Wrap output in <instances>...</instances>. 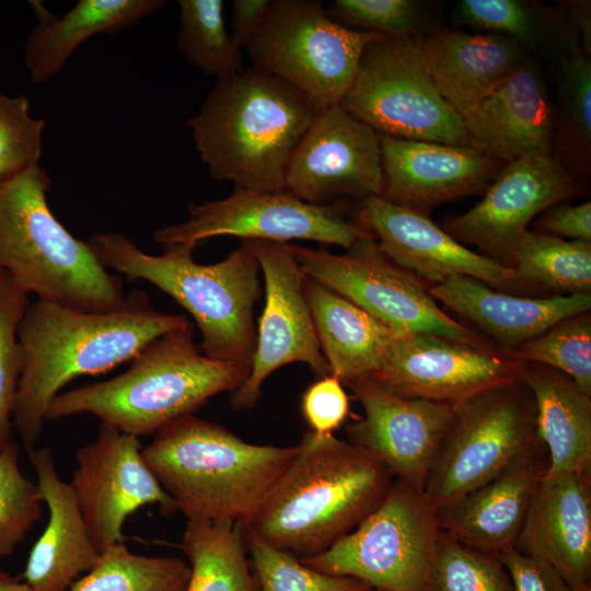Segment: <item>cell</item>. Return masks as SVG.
<instances>
[{
  "mask_svg": "<svg viewBox=\"0 0 591 591\" xmlns=\"http://www.w3.org/2000/svg\"><path fill=\"white\" fill-rule=\"evenodd\" d=\"M340 105L380 135L470 146L461 116L439 93L414 38L370 43Z\"/></svg>",
  "mask_w": 591,
  "mask_h": 591,
  "instance_id": "obj_12",
  "label": "cell"
},
{
  "mask_svg": "<svg viewBox=\"0 0 591 591\" xmlns=\"http://www.w3.org/2000/svg\"><path fill=\"white\" fill-rule=\"evenodd\" d=\"M271 0H235L232 4V39L246 47L262 25Z\"/></svg>",
  "mask_w": 591,
  "mask_h": 591,
  "instance_id": "obj_47",
  "label": "cell"
},
{
  "mask_svg": "<svg viewBox=\"0 0 591 591\" xmlns=\"http://www.w3.org/2000/svg\"><path fill=\"white\" fill-rule=\"evenodd\" d=\"M387 37L348 28L316 0H271L246 45L258 67L302 94L317 112L341 103L364 48Z\"/></svg>",
  "mask_w": 591,
  "mask_h": 591,
  "instance_id": "obj_8",
  "label": "cell"
},
{
  "mask_svg": "<svg viewBox=\"0 0 591 591\" xmlns=\"http://www.w3.org/2000/svg\"><path fill=\"white\" fill-rule=\"evenodd\" d=\"M301 410L315 436L334 434L349 414V397L341 381L333 374L321 376L303 393Z\"/></svg>",
  "mask_w": 591,
  "mask_h": 591,
  "instance_id": "obj_44",
  "label": "cell"
},
{
  "mask_svg": "<svg viewBox=\"0 0 591 591\" xmlns=\"http://www.w3.org/2000/svg\"><path fill=\"white\" fill-rule=\"evenodd\" d=\"M519 376L534 397L536 433L549 460L546 474L591 470V395L544 364L522 362Z\"/></svg>",
  "mask_w": 591,
  "mask_h": 591,
  "instance_id": "obj_30",
  "label": "cell"
},
{
  "mask_svg": "<svg viewBox=\"0 0 591 591\" xmlns=\"http://www.w3.org/2000/svg\"><path fill=\"white\" fill-rule=\"evenodd\" d=\"M141 450L138 437L101 424L96 438L76 452L77 466L69 484L101 554L124 543L126 520L142 507L155 505L165 517L177 511Z\"/></svg>",
  "mask_w": 591,
  "mask_h": 591,
  "instance_id": "obj_16",
  "label": "cell"
},
{
  "mask_svg": "<svg viewBox=\"0 0 591 591\" xmlns=\"http://www.w3.org/2000/svg\"><path fill=\"white\" fill-rule=\"evenodd\" d=\"M177 48L193 67L217 81L242 70L241 48L228 33L222 0L177 1Z\"/></svg>",
  "mask_w": 591,
  "mask_h": 591,
  "instance_id": "obj_36",
  "label": "cell"
},
{
  "mask_svg": "<svg viewBox=\"0 0 591 591\" xmlns=\"http://www.w3.org/2000/svg\"><path fill=\"white\" fill-rule=\"evenodd\" d=\"M556 7L577 31L583 56L591 57V2L589 0L560 1Z\"/></svg>",
  "mask_w": 591,
  "mask_h": 591,
  "instance_id": "obj_48",
  "label": "cell"
},
{
  "mask_svg": "<svg viewBox=\"0 0 591 591\" xmlns=\"http://www.w3.org/2000/svg\"><path fill=\"white\" fill-rule=\"evenodd\" d=\"M383 185L380 134L340 104L316 114L286 172L287 190L313 205L381 197Z\"/></svg>",
  "mask_w": 591,
  "mask_h": 591,
  "instance_id": "obj_18",
  "label": "cell"
},
{
  "mask_svg": "<svg viewBox=\"0 0 591 591\" xmlns=\"http://www.w3.org/2000/svg\"><path fill=\"white\" fill-rule=\"evenodd\" d=\"M318 112L294 88L253 67L217 81L187 125L216 181L283 192L290 158Z\"/></svg>",
  "mask_w": 591,
  "mask_h": 591,
  "instance_id": "obj_3",
  "label": "cell"
},
{
  "mask_svg": "<svg viewBox=\"0 0 591 591\" xmlns=\"http://www.w3.org/2000/svg\"><path fill=\"white\" fill-rule=\"evenodd\" d=\"M164 0H79L60 18L34 4L38 22L24 47V63L36 84L51 80L90 37L113 34L165 7Z\"/></svg>",
  "mask_w": 591,
  "mask_h": 591,
  "instance_id": "obj_28",
  "label": "cell"
},
{
  "mask_svg": "<svg viewBox=\"0 0 591 591\" xmlns=\"http://www.w3.org/2000/svg\"><path fill=\"white\" fill-rule=\"evenodd\" d=\"M289 248L308 278L398 332L496 346L441 310L430 294L428 282L387 257L370 232L341 254L292 243Z\"/></svg>",
  "mask_w": 591,
  "mask_h": 591,
  "instance_id": "obj_11",
  "label": "cell"
},
{
  "mask_svg": "<svg viewBox=\"0 0 591 591\" xmlns=\"http://www.w3.org/2000/svg\"><path fill=\"white\" fill-rule=\"evenodd\" d=\"M49 185L40 165L0 183V268L38 300L84 312L119 308L121 278L58 221L47 202Z\"/></svg>",
  "mask_w": 591,
  "mask_h": 591,
  "instance_id": "obj_7",
  "label": "cell"
},
{
  "mask_svg": "<svg viewBox=\"0 0 591 591\" xmlns=\"http://www.w3.org/2000/svg\"><path fill=\"white\" fill-rule=\"evenodd\" d=\"M371 591H378V590H373V589H372Z\"/></svg>",
  "mask_w": 591,
  "mask_h": 591,
  "instance_id": "obj_51",
  "label": "cell"
},
{
  "mask_svg": "<svg viewBox=\"0 0 591 591\" xmlns=\"http://www.w3.org/2000/svg\"><path fill=\"white\" fill-rule=\"evenodd\" d=\"M43 499L36 483L19 465L12 441L0 453V558L9 556L40 519Z\"/></svg>",
  "mask_w": 591,
  "mask_h": 591,
  "instance_id": "obj_41",
  "label": "cell"
},
{
  "mask_svg": "<svg viewBox=\"0 0 591 591\" xmlns=\"http://www.w3.org/2000/svg\"><path fill=\"white\" fill-rule=\"evenodd\" d=\"M382 198L428 215L434 207L477 194L505 163L471 146L408 140L380 135Z\"/></svg>",
  "mask_w": 591,
  "mask_h": 591,
  "instance_id": "obj_21",
  "label": "cell"
},
{
  "mask_svg": "<svg viewBox=\"0 0 591 591\" xmlns=\"http://www.w3.org/2000/svg\"><path fill=\"white\" fill-rule=\"evenodd\" d=\"M513 268L540 291L590 293L591 242L528 231L514 251Z\"/></svg>",
  "mask_w": 591,
  "mask_h": 591,
  "instance_id": "obj_34",
  "label": "cell"
},
{
  "mask_svg": "<svg viewBox=\"0 0 591 591\" xmlns=\"http://www.w3.org/2000/svg\"><path fill=\"white\" fill-rule=\"evenodd\" d=\"M556 69L558 107L552 155L587 184L591 173V61L578 55L560 60Z\"/></svg>",
  "mask_w": 591,
  "mask_h": 591,
  "instance_id": "obj_33",
  "label": "cell"
},
{
  "mask_svg": "<svg viewBox=\"0 0 591 591\" xmlns=\"http://www.w3.org/2000/svg\"><path fill=\"white\" fill-rule=\"evenodd\" d=\"M28 303V294L0 268V453L13 441V412L23 368L16 329Z\"/></svg>",
  "mask_w": 591,
  "mask_h": 591,
  "instance_id": "obj_40",
  "label": "cell"
},
{
  "mask_svg": "<svg viewBox=\"0 0 591 591\" xmlns=\"http://www.w3.org/2000/svg\"><path fill=\"white\" fill-rule=\"evenodd\" d=\"M532 223L534 232L591 242V202L556 204L543 211Z\"/></svg>",
  "mask_w": 591,
  "mask_h": 591,
  "instance_id": "obj_46",
  "label": "cell"
},
{
  "mask_svg": "<svg viewBox=\"0 0 591 591\" xmlns=\"http://www.w3.org/2000/svg\"><path fill=\"white\" fill-rule=\"evenodd\" d=\"M429 290L434 300L474 322L508 352L561 320L591 310V293L524 297L496 290L464 275L430 285Z\"/></svg>",
  "mask_w": 591,
  "mask_h": 591,
  "instance_id": "obj_27",
  "label": "cell"
},
{
  "mask_svg": "<svg viewBox=\"0 0 591 591\" xmlns=\"http://www.w3.org/2000/svg\"><path fill=\"white\" fill-rule=\"evenodd\" d=\"M48 508V521L28 555L23 581L32 591H68L97 563L94 544L69 483L57 472L49 447L26 451Z\"/></svg>",
  "mask_w": 591,
  "mask_h": 591,
  "instance_id": "obj_26",
  "label": "cell"
},
{
  "mask_svg": "<svg viewBox=\"0 0 591 591\" xmlns=\"http://www.w3.org/2000/svg\"><path fill=\"white\" fill-rule=\"evenodd\" d=\"M441 532L437 511L424 493L394 479L383 501L351 532L323 553L300 560L378 591H431Z\"/></svg>",
  "mask_w": 591,
  "mask_h": 591,
  "instance_id": "obj_9",
  "label": "cell"
},
{
  "mask_svg": "<svg viewBox=\"0 0 591 591\" xmlns=\"http://www.w3.org/2000/svg\"><path fill=\"white\" fill-rule=\"evenodd\" d=\"M414 43L439 93L461 118L534 57L495 33L434 26Z\"/></svg>",
  "mask_w": 591,
  "mask_h": 591,
  "instance_id": "obj_25",
  "label": "cell"
},
{
  "mask_svg": "<svg viewBox=\"0 0 591 591\" xmlns=\"http://www.w3.org/2000/svg\"><path fill=\"white\" fill-rule=\"evenodd\" d=\"M356 221L395 264L431 285L464 275L512 294L541 292L514 268L467 248L425 213L370 197L361 200Z\"/></svg>",
  "mask_w": 591,
  "mask_h": 591,
  "instance_id": "obj_19",
  "label": "cell"
},
{
  "mask_svg": "<svg viewBox=\"0 0 591 591\" xmlns=\"http://www.w3.org/2000/svg\"><path fill=\"white\" fill-rule=\"evenodd\" d=\"M326 11L348 28L393 38H417L430 28L421 3L414 0H335Z\"/></svg>",
  "mask_w": 591,
  "mask_h": 591,
  "instance_id": "obj_42",
  "label": "cell"
},
{
  "mask_svg": "<svg viewBox=\"0 0 591 591\" xmlns=\"http://www.w3.org/2000/svg\"><path fill=\"white\" fill-rule=\"evenodd\" d=\"M346 385L363 409V416L346 427L348 442L378 457L395 479L424 491L455 404L402 397L369 378Z\"/></svg>",
  "mask_w": 591,
  "mask_h": 591,
  "instance_id": "obj_20",
  "label": "cell"
},
{
  "mask_svg": "<svg viewBox=\"0 0 591 591\" xmlns=\"http://www.w3.org/2000/svg\"><path fill=\"white\" fill-rule=\"evenodd\" d=\"M303 290L331 374L343 384L370 376L403 333L306 276Z\"/></svg>",
  "mask_w": 591,
  "mask_h": 591,
  "instance_id": "obj_29",
  "label": "cell"
},
{
  "mask_svg": "<svg viewBox=\"0 0 591 591\" xmlns=\"http://www.w3.org/2000/svg\"><path fill=\"white\" fill-rule=\"evenodd\" d=\"M520 362L554 368L591 395V313L584 312L551 326L512 352Z\"/></svg>",
  "mask_w": 591,
  "mask_h": 591,
  "instance_id": "obj_37",
  "label": "cell"
},
{
  "mask_svg": "<svg viewBox=\"0 0 591 591\" xmlns=\"http://www.w3.org/2000/svg\"><path fill=\"white\" fill-rule=\"evenodd\" d=\"M394 479L367 450L309 430L245 528L299 558L314 556L360 524Z\"/></svg>",
  "mask_w": 591,
  "mask_h": 591,
  "instance_id": "obj_2",
  "label": "cell"
},
{
  "mask_svg": "<svg viewBox=\"0 0 591 591\" xmlns=\"http://www.w3.org/2000/svg\"><path fill=\"white\" fill-rule=\"evenodd\" d=\"M521 363L496 346L403 333L368 378L402 397L456 404L517 379Z\"/></svg>",
  "mask_w": 591,
  "mask_h": 591,
  "instance_id": "obj_17",
  "label": "cell"
},
{
  "mask_svg": "<svg viewBox=\"0 0 591 591\" xmlns=\"http://www.w3.org/2000/svg\"><path fill=\"white\" fill-rule=\"evenodd\" d=\"M431 591H514L499 555L441 532L431 568Z\"/></svg>",
  "mask_w": 591,
  "mask_h": 591,
  "instance_id": "obj_38",
  "label": "cell"
},
{
  "mask_svg": "<svg viewBox=\"0 0 591 591\" xmlns=\"http://www.w3.org/2000/svg\"><path fill=\"white\" fill-rule=\"evenodd\" d=\"M189 576L188 563L179 557L139 555L118 543L68 591H186Z\"/></svg>",
  "mask_w": 591,
  "mask_h": 591,
  "instance_id": "obj_35",
  "label": "cell"
},
{
  "mask_svg": "<svg viewBox=\"0 0 591 591\" xmlns=\"http://www.w3.org/2000/svg\"><path fill=\"white\" fill-rule=\"evenodd\" d=\"M455 406L422 491L436 511L491 479L540 440L534 397L520 376Z\"/></svg>",
  "mask_w": 591,
  "mask_h": 591,
  "instance_id": "obj_10",
  "label": "cell"
},
{
  "mask_svg": "<svg viewBox=\"0 0 591 591\" xmlns=\"http://www.w3.org/2000/svg\"><path fill=\"white\" fill-rule=\"evenodd\" d=\"M587 184L553 155H530L506 163L483 198L451 219L443 230L462 244L513 268V254L528 227L549 207L586 195Z\"/></svg>",
  "mask_w": 591,
  "mask_h": 591,
  "instance_id": "obj_15",
  "label": "cell"
},
{
  "mask_svg": "<svg viewBox=\"0 0 591 591\" xmlns=\"http://www.w3.org/2000/svg\"><path fill=\"white\" fill-rule=\"evenodd\" d=\"M188 323L185 315L157 311L142 290L130 291L107 312L28 303L16 329L23 368L13 412L25 450L35 448L47 406L70 381L129 362L152 340Z\"/></svg>",
  "mask_w": 591,
  "mask_h": 591,
  "instance_id": "obj_1",
  "label": "cell"
},
{
  "mask_svg": "<svg viewBox=\"0 0 591 591\" xmlns=\"http://www.w3.org/2000/svg\"><path fill=\"white\" fill-rule=\"evenodd\" d=\"M455 13L463 24L505 35L555 66L582 55L577 31L556 5L535 0H461Z\"/></svg>",
  "mask_w": 591,
  "mask_h": 591,
  "instance_id": "obj_31",
  "label": "cell"
},
{
  "mask_svg": "<svg viewBox=\"0 0 591 591\" xmlns=\"http://www.w3.org/2000/svg\"><path fill=\"white\" fill-rule=\"evenodd\" d=\"M499 557L511 577L514 591H572L547 563L509 547Z\"/></svg>",
  "mask_w": 591,
  "mask_h": 591,
  "instance_id": "obj_45",
  "label": "cell"
},
{
  "mask_svg": "<svg viewBox=\"0 0 591 591\" xmlns=\"http://www.w3.org/2000/svg\"><path fill=\"white\" fill-rule=\"evenodd\" d=\"M244 535L258 591L372 590L356 578L315 570L296 555L267 543L245 526Z\"/></svg>",
  "mask_w": 591,
  "mask_h": 591,
  "instance_id": "obj_39",
  "label": "cell"
},
{
  "mask_svg": "<svg viewBox=\"0 0 591 591\" xmlns=\"http://www.w3.org/2000/svg\"><path fill=\"white\" fill-rule=\"evenodd\" d=\"M0 591H32L24 581L11 576L0 567Z\"/></svg>",
  "mask_w": 591,
  "mask_h": 591,
  "instance_id": "obj_49",
  "label": "cell"
},
{
  "mask_svg": "<svg viewBox=\"0 0 591 591\" xmlns=\"http://www.w3.org/2000/svg\"><path fill=\"white\" fill-rule=\"evenodd\" d=\"M187 212L185 221L158 229L153 233L154 241L162 246H196L206 239L231 235L242 241L308 240L346 251L369 233L345 216L340 204L313 205L288 190L234 189L224 199L189 202Z\"/></svg>",
  "mask_w": 591,
  "mask_h": 591,
  "instance_id": "obj_13",
  "label": "cell"
},
{
  "mask_svg": "<svg viewBox=\"0 0 591 591\" xmlns=\"http://www.w3.org/2000/svg\"><path fill=\"white\" fill-rule=\"evenodd\" d=\"M298 444L242 440L195 416L170 422L142 448V457L187 520L246 525L290 465Z\"/></svg>",
  "mask_w": 591,
  "mask_h": 591,
  "instance_id": "obj_5",
  "label": "cell"
},
{
  "mask_svg": "<svg viewBox=\"0 0 591 591\" xmlns=\"http://www.w3.org/2000/svg\"><path fill=\"white\" fill-rule=\"evenodd\" d=\"M242 244L259 265L265 283V304L256 329L250 374L231 393L234 410L252 408L259 399L264 381L286 364L303 362L320 376L331 374L304 296L305 275L289 243L243 240Z\"/></svg>",
  "mask_w": 591,
  "mask_h": 591,
  "instance_id": "obj_14",
  "label": "cell"
},
{
  "mask_svg": "<svg viewBox=\"0 0 591 591\" xmlns=\"http://www.w3.org/2000/svg\"><path fill=\"white\" fill-rule=\"evenodd\" d=\"M194 338L190 322L159 336L125 372L60 392L47 406L45 421L90 414L139 438L194 414L219 393L235 391L248 376L250 366L211 359Z\"/></svg>",
  "mask_w": 591,
  "mask_h": 591,
  "instance_id": "obj_4",
  "label": "cell"
},
{
  "mask_svg": "<svg viewBox=\"0 0 591 591\" xmlns=\"http://www.w3.org/2000/svg\"><path fill=\"white\" fill-rule=\"evenodd\" d=\"M548 465L547 450L537 440L491 479L438 510L441 530L497 555L512 547Z\"/></svg>",
  "mask_w": 591,
  "mask_h": 591,
  "instance_id": "obj_24",
  "label": "cell"
},
{
  "mask_svg": "<svg viewBox=\"0 0 591 591\" xmlns=\"http://www.w3.org/2000/svg\"><path fill=\"white\" fill-rule=\"evenodd\" d=\"M182 548L190 568L186 591H258L244 525L187 520Z\"/></svg>",
  "mask_w": 591,
  "mask_h": 591,
  "instance_id": "obj_32",
  "label": "cell"
},
{
  "mask_svg": "<svg viewBox=\"0 0 591 591\" xmlns=\"http://www.w3.org/2000/svg\"><path fill=\"white\" fill-rule=\"evenodd\" d=\"M45 121L30 114L24 95L0 93V183L39 165Z\"/></svg>",
  "mask_w": 591,
  "mask_h": 591,
  "instance_id": "obj_43",
  "label": "cell"
},
{
  "mask_svg": "<svg viewBox=\"0 0 591 591\" xmlns=\"http://www.w3.org/2000/svg\"><path fill=\"white\" fill-rule=\"evenodd\" d=\"M512 547L551 565L571 590L591 583V470L545 474Z\"/></svg>",
  "mask_w": 591,
  "mask_h": 591,
  "instance_id": "obj_22",
  "label": "cell"
},
{
  "mask_svg": "<svg viewBox=\"0 0 591 591\" xmlns=\"http://www.w3.org/2000/svg\"><path fill=\"white\" fill-rule=\"evenodd\" d=\"M462 120L470 146L505 164L552 155L555 111L537 58L532 57Z\"/></svg>",
  "mask_w": 591,
  "mask_h": 591,
  "instance_id": "obj_23",
  "label": "cell"
},
{
  "mask_svg": "<svg viewBox=\"0 0 591 591\" xmlns=\"http://www.w3.org/2000/svg\"><path fill=\"white\" fill-rule=\"evenodd\" d=\"M89 243L105 268L144 280L183 306L201 333L198 347L205 356L251 366L260 269L244 244L222 260L202 265L193 257L196 246L188 244L165 245L162 255H150L120 232L95 233Z\"/></svg>",
  "mask_w": 591,
  "mask_h": 591,
  "instance_id": "obj_6",
  "label": "cell"
},
{
  "mask_svg": "<svg viewBox=\"0 0 591 591\" xmlns=\"http://www.w3.org/2000/svg\"><path fill=\"white\" fill-rule=\"evenodd\" d=\"M572 591H591V583L584 584L576 590Z\"/></svg>",
  "mask_w": 591,
  "mask_h": 591,
  "instance_id": "obj_50",
  "label": "cell"
}]
</instances>
